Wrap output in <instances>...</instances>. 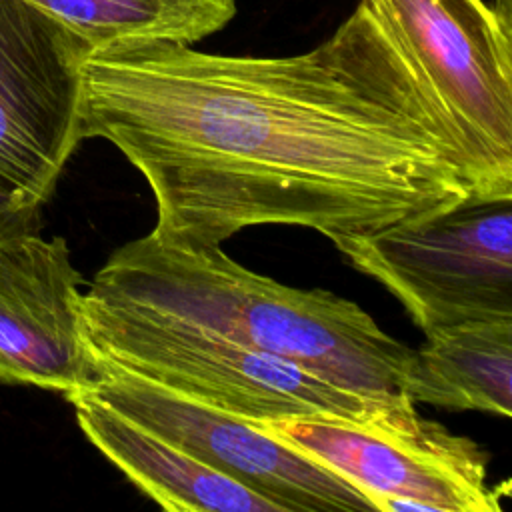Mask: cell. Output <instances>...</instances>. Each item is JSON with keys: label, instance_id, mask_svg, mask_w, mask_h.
<instances>
[{"label": "cell", "instance_id": "6da1fadb", "mask_svg": "<svg viewBox=\"0 0 512 512\" xmlns=\"http://www.w3.org/2000/svg\"><path fill=\"white\" fill-rule=\"evenodd\" d=\"M82 138L114 144L152 190V232L190 246L280 224L338 248L472 194L440 104L362 2L290 56L92 48Z\"/></svg>", "mask_w": 512, "mask_h": 512}, {"label": "cell", "instance_id": "7a4b0ae2", "mask_svg": "<svg viewBox=\"0 0 512 512\" xmlns=\"http://www.w3.org/2000/svg\"><path fill=\"white\" fill-rule=\"evenodd\" d=\"M84 294L208 328L374 400H412L416 348L356 302L280 284L222 246L180 244L150 230L118 246Z\"/></svg>", "mask_w": 512, "mask_h": 512}, {"label": "cell", "instance_id": "3957f363", "mask_svg": "<svg viewBox=\"0 0 512 512\" xmlns=\"http://www.w3.org/2000/svg\"><path fill=\"white\" fill-rule=\"evenodd\" d=\"M84 320L98 356L244 420L362 418L392 404L172 316L84 294Z\"/></svg>", "mask_w": 512, "mask_h": 512}, {"label": "cell", "instance_id": "277c9868", "mask_svg": "<svg viewBox=\"0 0 512 512\" xmlns=\"http://www.w3.org/2000/svg\"><path fill=\"white\" fill-rule=\"evenodd\" d=\"M440 104L472 194L512 192V26L484 0H360Z\"/></svg>", "mask_w": 512, "mask_h": 512}, {"label": "cell", "instance_id": "5b68a950", "mask_svg": "<svg viewBox=\"0 0 512 512\" xmlns=\"http://www.w3.org/2000/svg\"><path fill=\"white\" fill-rule=\"evenodd\" d=\"M424 332L512 320V192L468 194L336 248Z\"/></svg>", "mask_w": 512, "mask_h": 512}, {"label": "cell", "instance_id": "8992f818", "mask_svg": "<svg viewBox=\"0 0 512 512\" xmlns=\"http://www.w3.org/2000/svg\"><path fill=\"white\" fill-rule=\"evenodd\" d=\"M256 424L354 484L378 512H492L508 496L488 482V454L468 436L420 416L414 400L384 404L362 418Z\"/></svg>", "mask_w": 512, "mask_h": 512}, {"label": "cell", "instance_id": "52a82bcc", "mask_svg": "<svg viewBox=\"0 0 512 512\" xmlns=\"http://www.w3.org/2000/svg\"><path fill=\"white\" fill-rule=\"evenodd\" d=\"M92 48L26 0H0V194L26 212L56 190L82 138Z\"/></svg>", "mask_w": 512, "mask_h": 512}, {"label": "cell", "instance_id": "ba28073f", "mask_svg": "<svg viewBox=\"0 0 512 512\" xmlns=\"http://www.w3.org/2000/svg\"><path fill=\"white\" fill-rule=\"evenodd\" d=\"M96 354V352H94ZM86 390L206 466L294 510H376L354 484L294 450L256 422L180 394L96 354Z\"/></svg>", "mask_w": 512, "mask_h": 512}, {"label": "cell", "instance_id": "9c48e42d", "mask_svg": "<svg viewBox=\"0 0 512 512\" xmlns=\"http://www.w3.org/2000/svg\"><path fill=\"white\" fill-rule=\"evenodd\" d=\"M80 284L62 236L0 238V382L66 398L96 382Z\"/></svg>", "mask_w": 512, "mask_h": 512}, {"label": "cell", "instance_id": "30bf717a", "mask_svg": "<svg viewBox=\"0 0 512 512\" xmlns=\"http://www.w3.org/2000/svg\"><path fill=\"white\" fill-rule=\"evenodd\" d=\"M68 400L84 436L164 510L284 512L278 502L206 466L90 392H76Z\"/></svg>", "mask_w": 512, "mask_h": 512}, {"label": "cell", "instance_id": "8fae6325", "mask_svg": "<svg viewBox=\"0 0 512 512\" xmlns=\"http://www.w3.org/2000/svg\"><path fill=\"white\" fill-rule=\"evenodd\" d=\"M410 396L416 404L512 420V320L424 334L416 348Z\"/></svg>", "mask_w": 512, "mask_h": 512}, {"label": "cell", "instance_id": "7c38bea8", "mask_svg": "<svg viewBox=\"0 0 512 512\" xmlns=\"http://www.w3.org/2000/svg\"><path fill=\"white\" fill-rule=\"evenodd\" d=\"M90 48L130 42L194 44L236 16V0H26Z\"/></svg>", "mask_w": 512, "mask_h": 512}, {"label": "cell", "instance_id": "4fadbf2b", "mask_svg": "<svg viewBox=\"0 0 512 512\" xmlns=\"http://www.w3.org/2000/svg\"><path fill=\"white\" fill-rule=\"evenodd\" d=\"M38 228H40V214L20 210L4 194H0V238L12 236L18 232L38 230Z\"/></svg>", "mask_w": 512, "mask_h": 512}, {"label": "cell", "instance_id": "5bb4252c", "mask_svg": "<svg viewBox=\"0 0 512 512\" xmlns=\"http://www.w3.org/2000/svg\"><path fill=\"white\" fill-rule=\"evenodd\" d=\"M492 6L512 26V0H492Z\"/></svg>", "mask_w": 512, "mask_h": 512}]
</instances>
